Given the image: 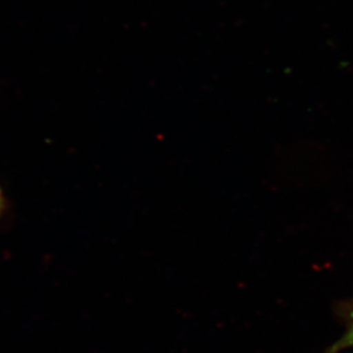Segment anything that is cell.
I'll return each mask as SVG.
<instances>
[{"instance_id":"obj_1","label":"cell","mask_w":353,"mask_h":353,"mask_svg":"<svg viewBox=\"0 0 353 353\" xmlns=\"http://www.w3.org/2000/svg\"><path fill=\"white\" fill-rule=\"evenodd\" d=\"M351 347H353V318L352 323L347 333L344 334L343 336L341 337L340 340L337 341L336 343H334L325 353H340Z\"/></svg>"},{"instance_id":"obj_2","label":"cell","mask_w":353,"mask_h":353,"mask_svg":"<svg viewBox=\"0 0 353 353\" xmlns=\"http://www.w3.org/2000/svg\"><path fill=\"white\" fill-rule=\"evenodd\" d=\"M5 208V199H3V192L0 190V214L3 213Z\"/></svg>"}]
</instances>
